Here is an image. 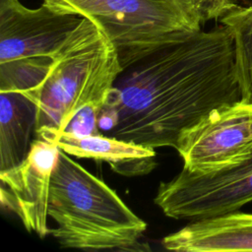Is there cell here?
<instances>
[{
    "mask_svg": "<svg viewBox=\"0 0 252 252\" xmlns=\"http://www.w3.org/2000/svg\"><path fill=\"white\" fill-rule=\"evenodd\" d=\"M161 244L181 252L252 251V213L235 211L192 220L164 236Z\"/></svg>",
    "mask_w": 252,
    "mask_h": 252,
    "instance_id": "obj_9",
    "label": "cell"
},
{
    "mask_svg": "<svg viewBox=\"0 0 252 252\" xmlns=\"http://www.w3.org/2000/svg\"><path fill=\"white\" fill-rule=\"evenodd\" d=\"M83 19L45 4L29 9L19 0H0V63L30 57L53 58Z\"/></svg>",
    "mask_w": 252,
    "mask_h": 252,
    "instance_id": "obj_7",
    "label": "cell"
},
{
    "mask_svg": "<svg viewBox=\"0 0 252 252\" xmlns=\"http://www.w3.org/2000/svg\"><path fill=\"white\" fill-rule=\"evenodd\" d=\"M220 21L233 37L241 101L252 104V6H236Z\"/></svg>",
    "mask_w": 252,
    "mask_h": 252,
    "instance_id": "obj_12",
    "label": "cell"
},
{
    "mask_svg": "<svg viewBox=\"0 0 252 252\" xmlns=\"http://www.w3.org/2000/svg\"><path fill=\"white\" fill-rule=\"evenodd\" d=\"M43 4L94 22L115 46L122 69L202 26L177 0H43Z\"/></svg>",
    "mask_w": 252,
    "mask_h": 252,
    "instance_id": "obj_4",
    "label": "cell"
},
{
    "mask_svg": "<svg viewBox=\"0 0 252 252\" xmlns=\"http://www.w3.org/2000/svg\"><path fill=\"white\" fill-rule=\"evenodd\" d=\"M252 202V154L221 168L196 171L185 167L161 182L155 203L165 216L196 220L238 211Z\"/></svg>",
    "mask_w": 252,
    "mask_h": 252,
    "instance_id": "obj_5",
    "label": "cell"
},
{
    "mask_svg": "<svg viewBox=\"0 0 252 252\" xmlns=\"http://www.w3.org/2000/svg\"><path fill=\"white\" fill-rule=\"evenodd\" d=\"M175 150L183 167L208 171L252 154V104L239 101L220 109L180 138Z\"/></svg>",
    "mask_w": 252,
    "mask_h": 252,
    "instance_id": "obj_6",
    "label": "cell"
},
{
    "mask_svg": "<svg viewBox=\"0 0 252 252\" xmlns=\"http://www.w3.org/2000/svg\"><path fill=\"white\" fill-rule=\"evenodd\" d=\"M47 213L56 222L50 233L63 248L144 250L140 239L146 222L61 149L51 175Z\"/></svg>",
    "mask_w": 252,
    "mask_h": 252,
    "instance_id": "obj_2",
    "label": "cell"
},
{
    "mask_svg": "<svg viewBox=\"0 0 252 252\" xmlns=\"http://www.w3.org/2000/svg\"><path fill=\"white\" fill-rule=\"evenodd\" d=\"M36 102L22 92H0V170L12 168L27 157L35 129Z\"/></svg>",
    "mask_w": 252,
    "mask_h": 252,
    "instance_id": "obj_11",
    "label": "cell"
},
{
    "mask_svg": "<svg viewBox=\"0 0 252 252\" xmlns=\"http://www.w3.org/2000/svg\"><path fill=\"white\" fill-rule=\"evenodd\" d=\"M117 50L104 32L84 18L51 58L45 78L34 92L37 139L63 132L82 109H102L122 72Z\"/></svg>",
    "mask_w": 252,
    "mask_h": 252,
    "instance_id": "obj_3",
    "label": "cell"
},
{
    "mask_svg": "<svg viewBox=\"0 0 252 252\" xmlns=\"http://www.w3.org/2000/svg\"><path fill=\"white\" fill-rule=\"evenodd\" d=\"M51 58L30 57L0 63V92H22L33 95L46 76Z\"/></svg>",
    "mask_w": 252,
    "mask_h": 252,
    "instance_id": "obj_13",
    "label": "cell"
},
{
    "mask_svg": "<svg viewBox=\"0 0 252 252\" xmlns=\"http://www.w3.org/2000/svg\"><path fill=\"white\" fill-rule=\"evenodd\" d=\"M201 25L210 20L220 19L237 5L231 0H177Z\"/></svg>",
    "mask_w": 252,
    "mask_h": 252,
    "instance_id": "obj_14",
    "label": "cell"
},
{
    "mask_svg": "<svg viewBox=\"0 0 252 252\" xmlns=\"http://www.w3.org/2000/svg\"><path fill=\"white\" fill-rule=\"evenodd\" d=\"M60 148L37 139L32 143L25 159L18 165L0 170V200L2 207L13 212L30 232L44 238L50 180Z\"/></svg>",
    "mask_w": 252,
    "mask_h": 252,
    "instance_id": "obj_8",
    "label": "cell"
},
{
    "mask_svg": "<svg viewBox=\"0 0 252 252\" xmlns=\"http://www.w3.org/2000/svg\"><path fill=\"white\" fill-rule=\"evenodd\" d=\"M45 141L56 144L69 156L105 161L125 176L148 174L157 165L155 149L102 134L76 136L63 131Z\"/></svg>",
    "mask_w": 252,
    "mask_h": 252,
    "instance_id": "obj_10",
    "label": "cell"
},
{
    "mask_svg": "<svg viewBox=\"0 0 252 252\" xmlns=\"http://www.w3.org/2000/svg\"><path fill=\"white\" fill-rule=\"evenodd\" d=\"M241 100L233 37L222 25L166 42L123 69L98 127L147 148L175 149L187 131Z\"/></svg>",
    "mask_w": 252,
    "mask_h": 252,
    "instance_id": "obj_1",
    "label": "cell"
},
{
    "mask_svg": "<svg viewBox=\"0 0 252 252\" xmlns=\"http://www.w3.org/2000/svg\"><path fill=\"white\" fill-rule=\"evenodd\" d=\"M101 109L96 107H87L79 111L69 122L65 132L76 136L98 135V116Z\"/></svg>",
    "mask_w": 252,
    "mask_h": 252,
    "instance_id": "obj_15",
    "label": "cell"
}]
</instances>
